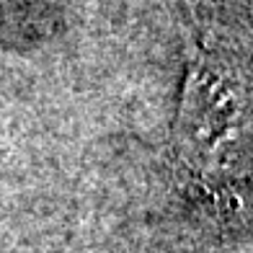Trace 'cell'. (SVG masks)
I'll list each match as a JSON object with an SVG mask.
<instances>
[{
	"label": "cell",
	"instance_id": "cell-1",
	"mask_svg": "<svg viewBox=\"0 0 253 253\" xmlns=\"http://www.w3.org/2000/svg\"><path fill=\"white\" fill-rule=\"evenodd\" d=\"M176 150L186 170L210 186L253 178V83L204 62L194 67L181 101Z\"/></svg>",
	"mask_w": 253,
	"mask_h": 253
}]
</instances>
